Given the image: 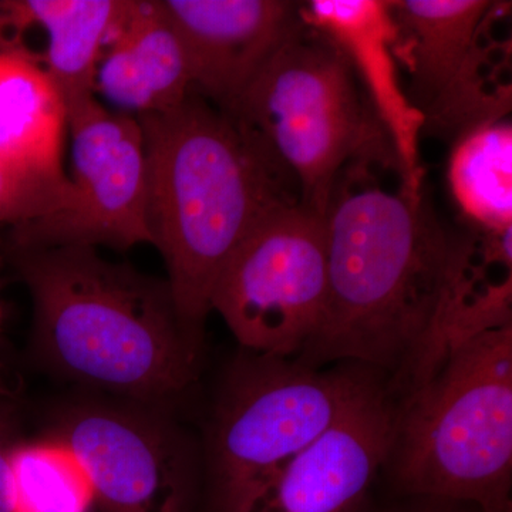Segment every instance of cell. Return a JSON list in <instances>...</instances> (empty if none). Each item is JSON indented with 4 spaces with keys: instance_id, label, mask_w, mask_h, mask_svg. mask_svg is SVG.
Returning <instances> with one entry per match:
<instances>
[{
    "instance_id": "9a60e30c",
    "label": "cell",
    "mask_w": 512,
    "mask_h": 512,
    "mask_svg": "<svg viewBox=\"0 0 512 512\" xmlns=\"http://www.w3.org/2000/svg\"><path fill=\"white\" fill-rule=\"evenodd\" d=\"M191 93L190 64L180 37L156 0H133L101 57L97 99L140 119L175 109Z\"/></svg>"
},
{
    "instance_id": "d4e9b609",
    "label": "cell",
    "mask_w": 512,
    "mask_h": 512,
    "mask_svg": "<svg viewBox=\"0 0 512 512\" xmlns=\"http://www.w3.org/2000/svg\"><path fill=\"white\" fill-rule=\"evenodd\" d=\"M474 512H481V511H480V510H477V508H476V511H474Z\"/></svg>"
},
{
    "instance_id": "2e32d148",
    "label": "cell",
    "mask_w": 512,
    "mask_h": 512,
    "mask_svg": "<svg viewBox=\"0 0 512 512\" xmlns=\"http://www.w3.org/2000/svg\"><path fill=\"white\" fill-rule=\"evenodd\" d=\"M133 0H13L23 33H46L43 67L69 111L96 97V74L104 50L126 19Z\"/></svg>"
},
{
    "instance_id": "603a6c76",
    "label": "cell",
    "mask_w": 512,
    "mask_h": 512,
    "mask_svg": "<svg viewBox=\"0 0 512 512\" xmlns=\"http://www.w3.org/2000/svg\"><path fill=\"white\" fill-rule=\"evenodd\" d=\"M23 36L25 33L19 29L13 10V0H0V53L29 49L23 42Z\"/></svg>"
},
{
    "instance_id": "ac0fdd59",
    "label": "cell",
    "mask_w": 512,
    "mask_h": 512,
    "mask_svg": "<svg viewBox=\"0 0 512 512\" xmlns=\"http://www.w3.org/2000/svg\"><path fill=\"white\" fill-rule=\"evenodd\" d=\"M448 183L458 207L485 234L511 229L512 128L488 121L458 137L448 161Z\"/></svg>"
},
{
    "instance_id": "4fadbf2b",
    "label": "cell",
    "mask_w": 512,
    "mask_h": 512,
    "mask_svg": "<svg viewBox=\"0 0 512 512\" xmlns=\"http://www.w3.org/2000/svg\"><path fill=\"white\" fill-rule=\"evenodd\" d=\"M512 325L511 229L467 232L458 245L429 328L389 387L413 392L474 339Z\"/></svg>"
},
{
    "instance_id": "8992f818",
    "label": "cell",
    "mask_w": 512,
    "mask_h": 512,
    "mask_svg": "<svg viewBox=\"0 0 512 512\" xmlns=\"http://www.w3.org/2000/svg\"><path fill=\"white\" fill-rule=\"evenodd\" d=\"M382 377L356 363L326 369L295 357L239 350L222 377L205 440L211 512H232Z\"/></svg>"
},
{
    "instance_id": "e0dca14e",
    "label": "cell",
    "mask_w": 512,
    "mask_h": 512,
    "mask_svg": "<svg viewBox=\"0 0 512 512\" xmlns=\"http://www.w3.org/2000/svg\"><path fill=\"white\" fill-rule=\"evenodd\" d=\"M66 104L32 49L0 53V154L32 173L66 180Z\"/></svg>"
},
{
    "instance_id": "7c38bea8",
    "label": "cell",
    "mask_w": 512,
    "mask_h": 512,
    "mask_svg": "<svg viewBox=\"0 0 512 512\" xmlns=\"http://www.w3.org/2000/svg\"><path fill=\"white\" fill-rule=\"evenodd\" d=\"M190 64L192 93L229 113L282 43L301 26L286 0H156Z\"/></svg>"
},
{
    "instance_id": "7402d4cb",
    "label": "cell",
    "mask_w": 512,
    "mask_h": 512,
    "mask_svg": "<svg viewBox=\"0 0 512 512\" xmlns=\"http://www.w3.org/2000/svg\"><path fill=\"white\" fill-rule=\"evenodd\" d=\"M473 505L429 495H396L394 500L375 504L367 500L359 512H474Z\"/></svg>"
},
{
    "instance_id": "ffe728a7",
    "label": "cell",
    "mask_w": 512,
    "mask_h": 512,
    "mask_svg": "<svg viewBox=\"0 0 512 512\" xmlns=\"http://www.w3.org/2000/svg\"><path fill=\"white\" fill-rule=\"evenodd\" d=\"M69 177L52 180L19 167L0 154V224L15 228L66 204Z\"/></svg>"
},
{
    "instance_id": "8fae6325",
    "label": "cell",
    "mask_w": 512,
    "mask_h": 512,
    "mask_svg": "<svg viewBox=\"0 0 512 512\" xmlns=\"http://www.w3.org/2000/svg\"><path fill=\"white\" fill-rule=\"evenodd\" d=\"M396 412V396L382 377L232 512H359L389 456Z\"/></svg>"
},
{
    "instance_id": "5bb4252c",
    "label": "cell",
    "mask_w": 512,
    "mask_h": 512,
    "mask_svg": "<svg viewBox=\"0 0 512 512\" xmlns=\"http://www.w3.org/2000/svg\"><path fill=\"white\" fill-rule=\"evenodd\" d=\"M302 16L342 49L365 87L377 119L392 141L399 161L402 188L423 191L419 141L424 117L414 109L400 80L394 55L396 23L386 0H311L302 3Z\"/></svg>"
},
{
    "instance_id": "9c48e42d",
    "label": "cell",
    "mask_w": 512,
    "mask_h": 512,
    "mask_svg": "<svg viewBox=\"0 0 512 512\" xmlns=\"http://www.w3.org/2000/svg\"><path fill=\"white\" fill-rule=\"evenodd\" d=\"M73 173L63 208L12 228L10 248L151 245L147 156L136 117L97 97L67 111Z\"/></svg>"
},
{
    "instance_id": "7a4b0ae2",
    "label": "cell",
    "mask_w": 512,
    "mask_h": 512,
    "mask_svg": "<svg viewBox=\"0 0 512 512\" xmlns=\"http://www.w3.org/2000/svg\"><path fill=\"white\" fill-rule=\"evenodd\" d=\"M355 165L339 177L325 220V313L299 362L356 363L393 380L429 328L464 232L440 222L423 192L389 191Z\"/></svg>"
},
{
    "instance_id": "44dd1931",
    "label": "cell",
    "mask_w": 512,
    "mask_h": 512,
    "mask_svg": "<svg viewBox=\"0 0 512 512\" xmlns=\"http://www.w3.org/2000/svg\"><path fill=\"white\" fill-rule=\"evenodd\" d=\"M23 439L18 397L0 396V512H16L12 460Z\"/></svg>"
},
{
    "instance_id": "d6986e66",
    "label": "cell",
    "mask_w": 512,
    "mask_h": 512,
    "mask_svg": "<svg viewBox=\"0 0 512 512\" xmlns=\"http://www.w3.org/2000/svg\"><path fill=\"white\" fill-rule=\"evenodd\" d=\"M16 512H94L89 481L56 441H20L12 460Z\"/></svg>"
},
{
    "instance_id": "30bf717a",
    "label": "cell",
    "mask_w": 512,
    "mask_h": 512,
    "mask_svg": "<svg viewBox=\"0 0 512 512\" xmlns=\"http://www.w3.org/2000/svg\"><path fill=\"white\" fill-rule=\"evenodd\" d=\"M394 55L406 67V96L424 130L461 137L505 119L510 96L491 93V47L484 43L497 3L487 0H394Z\"/></svg>"
},
{
    "instance_id": "cb8c5ba5",
    "label": "cell",
    "mask_w": 512,
    "mask_h": 512,
    "mask_svg": "<svg viewBox=\"0 0 512 512\" xmlns=\"http://www.w3.org/2000/svg\"><path fill=\"white\" fill-rule=\"evenodd\" d=\"M3 318H5V316H3L2 303H0V345H2ZM0 396L18 397L15 387H13L12 382H10L9 372L8 369H6L2 357H0Z\"/></svg>"
},
{
    "instance_id": "5b68a950",
    "label": "cell",
    "mask_w": 512,
    "mask_h": 512,
    "mask_svg": "<svg viewBox=\"0 0 512 512\" xmlns=\"http://www.w3.org/2000/svg\"><path fill=\"white\" fill-rule=\"evenodd\" d=\"M225 114L296 185L301 204L320 215L348 165L380 164L400 173L392 141L348 57L305 20Z\"/></svg>"
},
{
    "instance_id": "3957f363",
    "label": "cell",
    "mask_w": 512,
    "mask_h": 512,
    "mask_svg": "<svg viewBox=\"0 0 512 512\" xmlns=\"http://www.w3.org/2000/svg\"><path fill=\"white\" fill-rule=\"evenodd\" d=\"M137 120L146 144L151 245L167 266L178 315L204 335L215 282L242 239L278 205L301 200L234 121L198 94Z\"/></svg>"
},
{
    "instance_id": "52a82bcc",
    "label": "cell",
    "mask_w": 512,
    "mask_h": 512,
    "mask_svg": "<svg viewBox=\"0 0 512 512\" xmlns=\"http://www.w3.org/2000/svg\"><path fill=\"white\" fill-rule=\"evenodd\" d=\"M325 215L278 205L228 259L211 296L241 349L296 357L318 332L328 299Z\"/></svg>"
},
{
    "instance_id": "ba28073f",
    "label": "cell",
    "mask_w": 512,
    "mask_h": 512,
    "mask_svg": "<svg viewBox=\"0 0 512 512\" xmlns=\"http://www.w3.org/2000/svg\"><path fill=\"white\" fill-rule=\"evenodd\" d=\"M47 439L66 448L99 512H197L201 453L170 410L116 399L63 404Z\"/></svg>"
},
{
    "instance_id": "6da1fadb",
    "label": "cell",
    "mask_w": 512,
    "mask_h": 512,
    "mask_svg": "<svg viewBox=\"0 0 512 512\" xmlns=\"http://www.w3.org/2000/svg\"><path fill=\"white\" fill-rule=\"evenodd\" d=\"M33 306L32 349L53 375L170 410L197 382L204 335L178 315L167 279L90 247L10 248Z\"/></svg>"
},
{
    "instance_id": "277c9868",
    "label": "cell",
    "mask_w": 512,
    "mask_h": 512,
    "mask_svg": "<svg viewBox=\"0 0 512 512\" xmlns=\"http://www.w3.org/2000/svg\"><path fill=\"white\" fill-rule=\"evenodd\" d=\"M383 470L396 495L512 512V325L474 339L397 399Z\"/></svg>"
}]
</instances>
